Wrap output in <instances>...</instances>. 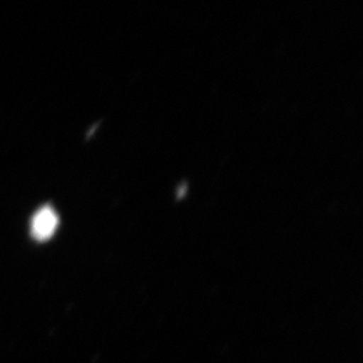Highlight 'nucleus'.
Segmentation results:
<instances>
[{
	"label": "nucleus",
	"instance_id": "obj_1",
	"mask_svg": "<svg viewBox=\"0 0 363 363\" xmlns=\"http://www.w3.org/2000/svg\"><path fill=\"white\" fill-rule=\"evenodd\" d=\"M60 218L52 206L39 208L31 220V234L38 241H48L58 229Z\"/></svg>",
	"mask_w": 363,
	"mask_h": 363
}]
</instances>
